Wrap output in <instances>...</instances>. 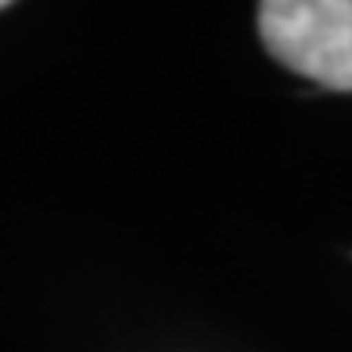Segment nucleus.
I'll use <instances>...</instances> for the list:
<instances>
[{"mask_svg": "<svg viewBox=\"0 0 352 352\" xmlns=\"http://www.w3.org/2000/svg\"><path fill=\"white\" fill-rule=\"evenodd\" d=\"M258 36L294 75L352 94V0H266Z\"/></svg>", "mask_w": 352, "mask_h": 352, "instance_id": "f257e3e1", "label": "nucleus"}, {"mask_svg": "<svg viewBox=\"0 0 352 352\" xmlns=\"http://www.w3.org/2000/svg\"><path fill=\"white\" fill-rule=\"evenodd\" d=\"M0 8H4V0H0Z\"/></svg>", "mask_w": 352, "mask_h": 352, "instance_id": "f03ea898", "label": "nucleus"}]
</instances>
